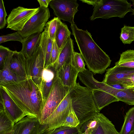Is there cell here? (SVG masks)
Masks as SVG:
<instances>
[{
  "mask_svg": "<svg viewBox=\"0 0 134 134\" xmlns=\"http://www.w3.org/2000/svg\"><path fill=\"white\" fill-rule=\"evenodd\" d=\"M2 86L28 115L40 120L44 104L40 89L32 79L27 78Z\"/></svg>",
  "mask_w": 134,
  "mask_h": 134,
  "instance_id": "obj_1",
  "label": "cell"
},
{
  "mask_svg": "<svg viewBox=\"0 0 134 134\" xmlns=\"http://www.w3.org/2000/svg\"><path fill=\"white\" fill-rule=\"evenodd\" d=\"M70 27L88 69L94 74H102L111 61L108 55L97 44L87 30L79 29L75 23L71 24Z\"/></svg>",
  "mask_w": 134,
  "mask_h": 134,
  "instance_id": "obj_2",
  "label": "cell"
},
{
  "mask_svg": "<svg viewBox=\"0 0 134 134\" xmlns=\"http://www.w3.org/2000/svg\"><path fill=\"white\" fill-rule=\"evenodd\" d=\"M69 93L72 108L80 122L76 127L79 129L83 124L94 118L100 111L96 105L92 91L81 86L79 82L70 89Z\"/></svg>",
  "mask_w": 134,
  "mask_h": 134,
  "instance_id": "obj_3",
  "label": "cell"
},
{
  "mask_svg": "<svg viewBox=\"0 0 134 134\" xmlns=\"http://www.w3.org/2000/svg\"><path fill=\"white\" fill-rule=\"evenodd\" d=\"M82 2L91 5L94 7L91 21L97 18L107 19L117 17H124L128 12H132V4L126 0H81Z\"/></svg>",
  "mask_w": 134,
  "mask_h": 134,
  "instance_id": "obj_4",
  "label": "cell"
},
{
  "mask_svg": "<svg viewBox=\"0 0 134 134\" xmlns=\"http://www.w3.org/2000/svg\"><path fill=\"white\" fill-rule=\"evenodd\" d=\"M70 88L64 86L58 76L44 104L39 120L41 125L45 122L69 92Z\"/></svg>",
  "mask_w": 134,
  "mask_h": 134,
  "instance_id": "obj_5",
  "label": "cell"
},
{
  "mask_svg": "<svg viewBox=\"0 0 134 134\" xmlns=\"http://www.w3.org/2000/svg\"><path fill=\"white\" fill-rule=\"evenodd\" d=\"M71 106L69 92L44 124L41 125L39 134H46L62 127Z\"/></svg>",
  "mask_w": 134,
  "mask_h": 134,
  "instance_id": "obj_6",
  "label": "cell"
},
{
  "mask_svg": "<svg viewBox=\"0 0 134 134\" xmlns=\"http://www.w3.org/2000/svg\"><path fill=\"white\" fill-rule=\"evenodd\" d=\"M50 17L49 9L40 7L25 24L22 30L18 31L23 38L31 35L42 33Z\"/></svg>",
  "mask_w": 134,
  "mask_h": 134,
  "instance_id": "obj_7",
  "label": "cell"
},
{
  "mask_svg": "<svg viewBox=\"0 0 134 134\" xmlns=\"http://www.w3.org/2000/svg\"><path fill=\"white\" fill-rule=\"evenodd\" d=\"M44 63V56L40 46L31 57L26 59L25 67L27 78L32 79L39 87L42 80Z\"/></svg>",
  "mask_w": 134,
  "mask_h": 134,
  "instance_id": "obj_8",
  "label": "cell"
},
{
  "mask_svg": "<svg viewBox=\"0 0 134 134\" xmlns=\"http://www.w3.org/2000/svg\"><path fill=\"white\" fill-rule=\"evenodd\" d=\"M49 5L53 10L54 14L60 20L75 23V15L78 11L79 4L76 0H52Z\"/></svg>",
  "mask_w": 134,
  "mask_h": 134,
  "instance_id": "obj_9",
  "label": "cell"
},
{
  "mask_svg": "<svg viewBox=\"0 0 134 134\" xmlns=\"http://www.w3.org/2000/svg\"><path fill=\"white\" fill-rule=\"evenodd\" d=\"M38 7L35 8H27L19 6L12 10L7 19V28L20 31L36 13Z\"/></svg>",
  "mask_w": 134,
  "mask_h": 134,
  "instance_id": "obj_10",
  "label": "cell"
},
{
  "mask_svg": "<svg viewBox=\"0 0 134 134\" xmlns=\"http://www.w3.org/2000/svg\"><path fill=\"white\" fill-rule=\"evenodd\" d=\"M0 99L3 102L4 110L15 124L28 115L2 86H0Z\"/></svg>",
  "mask_w": 134,
  "mask_h": 134,
  "instance_id": "obj_11",
  "label": "cell"
},
{
  "mask_svg": "<svg viewBox=\"0 0 134 134\" xmlns=\"http://www.w3.org/2000/svg\"><path fill=\"white\" fill-rule=\"evenodd\" d=\"M40 126L39 119L28 115L15 124L11 134H39Z\"/></svg>",
  "mask_w": 134,
  "mask_h": 134,
  "instance_id": "obj_12",
  "label": "cell"
},
{
  "mask_svg": "<svg viewBox=\"0 0 134 134\" xmlns=\"http://www.w3.org/2000/svg\"><path fill=\"white\" fill-rule=\"evenodd\" d=\"M134 74V68L118 66L115 65L113 67L107 70L102 82L110 85L120 84L126 77Z\"/></svg>",
  "mask_w": 134,
  "mask_h": 134,
  "instance_id": "obj_13",
  "label": "cell"
},
{
  "mask_svg": "<svg viewBox=\"0 0 134 134\" xmlns=\"http://www.w3.org/2000/svg\"><path fill=\"white\" fill-rule=\"evenodd\" d=\"M57 71L52 65L44 68L40 86L44 104L57 76Z\"/></svg>",
  "mask_w": 134,
  "mask_h": 134,
  "instance_id": "obj_14",
  "label": "cell"
},
{
  "mask_svg": "<svg viewBox=\"0 0 134 134\" xmlns=\"http://www.w3.org/2000/svg\"><path fill=\"white\" fill-rule=\"evenodd\" d=\"M9 58L10 68L12 72L19 77L27 78L26 58L24 55L20 52L12 50Z\"/></svg>",
  "mask_w": 134,
  "mask_h": 134,
  "instance_id": "obj_15",
  "label": "cell"
},
{
  "mask_svg": "<svg viewBox=\"0 0 134 134\" xmlns=\"http://www.w3.org/2000/svg\"><path fill=\"white\" fill-rule=\"evenodd\" d=\"M79 72L70 64H65L57 71L58 77L63 85L70 89L76 83Z\"/></svg>",
  "mask_w": 134,
  "mask_h": 134,
  "instance_id": "obj_16",
  "label": "cell"
},
{
  "mask_svg": "<svg viewBox=\"0 0 134 134\" xmlns=\"http://www.w3.org/2000/svg\"><path fill=\"white\" fill-rule=\"evenodd\" d=\"M74 52L73 40L70 36L61 48L57 60L52 65L57 71L65 64H72Z\"/></svg>",
  "mask_w": 134,
  "mask_h": 134,
  "instance_id": "obj_17",
  "label": "cell"
},
{
  "mask_svg": "<svg viewBox=\"0 0 134 134\" xmlns=\"http://www.w3.org/2000/svg\"><path fill=\"white\" fill-rule=\"evenodd\" d=\"M94 118L97 124L90 134H119L111 121L103 114L99 113Z\"/></svg>",
  "mask_w": 134,
  "mask_h": 134,
  "instance_id": "obj_18",
  "label": "cell"
},
{
  "mask_svg": "<svg viewBox=\"0 0 134 134\" xmlns=\"http://www.w3.org/2000/svg\"><path fill=\"white\" fill-rule=\"evenodd\" d=\"M42 33H37L31 35L24 38L21 42L22 47L20 51L26 59L31 57L39 46Z\"/></svg>",
  "mask_w": 134,
  "mask_h": 134,
  "instance_id": "obj_19",
  "label": "cell"
},
{
  "mask_svg": "<svg viewBox=\"0 0 134 134\" xmlns=\"http://www.w3.org/2000/svg\"><path fill=\"white\" fill-rule=\"evenodd\" d=\"M42 33L39 46L41 47L44 56V68H45L49 64L54 41L52 40L49 38L48 27L46 25Z\"/></svg>",
  "mask_w": 134,
  "mask_h": 134,
  "instance_id": "obj_20",
  "label": "cell"
},
{
  "mask_svg": "<svg viewBox=\"0 0 134 134\" xmlns=\"http://www.w3.org/2000/svg\"><path fill=\"white\" fill-rule=\"evenodd\" d=\"M92 91L96 105L99 111L110 104L119 101L116 97L106 92L99 90Z\"/></svg>",
  "mask_w": 134,
  "mask_h": 134,
  "instance_id": "obj_21",
  "label": "cell"
},
{
  "mask_svg": "<svg viewBox=\"0 0 134 134\" xmlns=\"http://www.w3.org/2000/svg\"><path fill=\"white\" fill-rule=\"evenodd\" d=\"M109 93L119 101L130 105H134V91L133 88L118 89L110 86Z\"/></svg>",
  "mask_w": 134,
  "mask_h": 134,
  "instance_id": "obj_22",
  "label": "cell"
},
{
  "mask_svg": "<svg viewBox=\"0 0 134 134\" xmlns=\"http://www.w3.org/2000/svg\"><path fill=\"white\" fill-rule=\"evenodd\" d=\"M71 34L66 25L62 22L59 19L55 39L59 49H61Z\"/></svg>",
  "mask_w": 134,
  "mask_h": 134,
  "instance_id": "obj_23",
  "label": "cell"
},
{
  "mask_svg": "<svg viewBox=\"0 0 134 134\" xmlns=\"http://www.w3.org/2000/svg\"><path fill=\"white\" fill-rule=\"evenodd\" d=\"M134 132V107L126 113L119 134H130Z\"/></svg>",
  "mask_w": 134,
  "mask_h": 134,
  "instance_id": "obj_24",
  "label": "cell"
},
{
  "mask_svg": "<svg viewBox=\"0 0 134 134\" xmlns=\"http://www.w3.org/2000/svg\"><path fill=\"white\" fill-rule=\"evenodd\" d=\"M115 65L125 67L134 68V50L128 49L120 54L119 60Z\"/></svg>",
  "mask_w": 134,
  "mask_h": 134,
  "instance_id": "obj_25",
  "label": "cell"
},
{
  "mask_svg": "<svg viewBox=\"0 0 134 134\" xmlns=\"http://www.w3.org/2000/svg\"><path fill=\"white\" fill-rule=\"evenodd\" d=\"M15 124L4 110H0V134L12 131Z\"/></svg>",
  "mask_w": 134,
  "mask_h": 134,
  "instance_id": "obj_26",
  "label": "cell"
},
{
  "mask_svg": "<svg viewBox=\"0 0 134 134\" xmlns=\"http://www.w3.org/2000/svg\"><path fill=\"white\" fill-rule=\"evenodd\" d=\"M121 30L120 38L124 44H130L134 41V26L124 25Z\"/></svg>",
  "mask_w": 134,
  "mask_h": 134,
  "instance_id": "obj_27",
  "label": "cell"
},
{
  "mask_svg": "<svg viewBox=\"0 0 134 134\" xmlns=\"http://www.w3.org/2000/svg\"><path fill=\"white\" fill-rule=\"evenodd\" d=\"M80 123V121L71 106L62 126L76 127L78 126Z\"/></svg>",
  "mask_w": 134,
  "mask_h": 134,
  "instance_id": "obj_28",
  "label": "cell"
},
{
  "mask_svg": "<svg viewBox=\"0 0 134 134\" xmlns=\"http://www.w3.org/2000/svg\"><path fill=\"white\" fill-rule=\"evenodd\" d=\"M72 64L79 72H83L86 69L83 59L80 53L74 52L72 56Z\"/></svg>",
  "mask_w": 134,
  "mask_h": 134,
  "instance_id": "obj_29",
  "label": "cell"
},
{
  "mask_svg": "<svg viewBox=\"0 0 134 134\" xmlns=\"http://www.w3.org/2000/svg\"><path fill=\"white\" fill-rule=\"evenodd\" d=\"M59 19L57 17H54L47 23L45 25L48 27L49 37L53 41H54L55 39V34L57 29Z\"/></svg>",
  "mask_w": 134,
  "mask_h": 134,
  "instance_id": "obj_30",
  "label": "cell"
},
{
  "mask_svg": "<svg viewBox=\"0 0 134 134\" xmlns=\"http://www.w3.org/2000/svg\"><path fill=\"white\" fill-rule=\"evenodd\" d=\"M78 130L76 127L62 126L46 134H78Z\"/></svg>",
  "mask_w": 134,
  "mask_h": 134,
  "instance_id": "obj_31",
  "label": "cell"
},
{
  "mask_svg": "<svg viewBox=\"0 0 134 134\" xmlns=\"http://www.w3.org/2000/svg\"><path fill=\"white\" fill-rule=\"evenodd\" d=\"M24 38L18 31L0 37V44L8 41H17L20 42L22 41Z\"/></svg>",
  "mask_w": 134,
  "mask_h": 134,
  "instance_id": "obj_32",
  "label": "cell"
},
{
  "mask_svg": "<svg viewBox=\"0 0 134 134\" xmlns=\"http://www.w3.org/2000/svg\"><path fill=\"white\" fill-rule=\"evenodd\" d=\"M97 124V121L94 118L83 124L78 130L81 132L86 131L88 134H90L96 128Z\"/></svg>",
  "mask_w": 134,
  "mask_h": 134,
  "instance_id": "obj_33",
  "label": "cell"
},
{
  "mask_svg": "<svg viewBox=\"0 0 134 134\" xmlns=\"http://www.w3.org/2000/svg\"><path fill=\"white\" fill-rule=\"evenodd\" d=\"M27 78L19 77L12 73L9 74L0 81V86H2L12 82L20 81Z\"/></svg>",
  "mask_w": 134,
  "mask_h": 134,
  "instance_id": "obj_34",
  "label": "cell"
},
{
  "mask_svg": "<svg viewBox=\"0 0 134 134\" xmlns=\"http://www.w3.org/2000/svg\"><path fill=\"white\" fill-rule=\"evenodd\" d=\"M61 49L58 47L54 40L51 52L49 64L48 66L52 65L55 63L58 58Z\"/></svg>",
  "mask_w": 134,
  "mask_h": 134,
  "instance_id": "obj_35",
  "label": "cell"
},
{
  "mask_svg": "<svg viewBox=\"0 0 134 134\" xmlns=\"http://www.w3.org/2000/svg\"><path fill=\"white\" fill-rule=\"evenodd\" d=\"M12 51L8 48L0 46V70L3 68L6 59Z\"/></svg>",
  "mask_w": 134,
  "mask_h": 134,
  "instance_id": "obj_36",
  "label": "cell"
},
{
  "mask_svg": "<svg viewBox=\"0 0 134 134\" xmlns=\"http://www.w3.org/2000/svg\"><path fill=\"white\" fill-rule=\"evenodd\" d=\"M7 16L3 0L0 1V29L4 28L7 23L5 18Z\"/></svg>",
  "mask_w": 134,
  "mask_h": 134,
  "instance_id": "obj_37",
  "label": "cell"
},
{
  "mask_svg": "<svg viewBox=\"0 0 134 134\" xmlns=\"http://www.w3.org/2000/svg\"><path fill=\"white\" fill-rule=\"evenodd\" d=\"M9 55L5 60L3 68L0 70V81L9 74L13 73L10 68Z\"/></svg>",
  "mask_w": 134,
  "mask_h": 134,
  "instance_id": "obj_38",
  "label": "cell"
},
{
  "mask_svg": "<svg viewBox=\"0 0 134 134\" xmlns=\"http://www.w3.org/2000/svg\"><path fill=\"white\" fill-rule=\"evenodd\" d=\"M120 84L125 88H134V74L124 79Z\"/></svg>",
  "mask_w": 134,
  "mask_h": 134,
  "instance_id": "obj_39",
  "label": "cell"
},
{
  "mask_svg": "<svg viewBox=\"0 0 134 134\" xmlns=\"http://www.w3.org/2000/svg\"><path fill=\"white\" fill-rule=\"evenodd\" d=\"M51 1L52 0H37L40 4V7L45 8H48Z\"/></svg>",
  "mask_w": 134,
  "mask_h": 134,
  "instance_id": "obj_40",
  "label": "cell"
},
{
  "mask_svg": "<svg viewBox=\"0 0 134 134\" xmlns=\"http://www.w3.org/2000/svg\"><path fill=\"white\" fill-rule=\"evenodd\" d=\"M113 87L118 89H122L125 88L122 85L119 84H115L110 86Z\"/></svg>",
  "mask_w": 134,
  "mask_h": 134,
  "instance_id": "obj_41",
  "label": "cell"
},
{
  "mask_svg": "<svg viewBox=\"0 0 134 134\" xmlns=\"http://www.w3.org/2000/svg\"><path fill=\"white\" fill-rule=\"evenodd\" d=\"M131 1L132 2V4L133 5V9L132 15L134 16V0H131Z\"/></svg>",
  "mask_w": 134,
  "mask_h": 134,
  "instance_id": "obj_42",
  "label": "cell"
},
{
  "mask_svg": "<svg viewBox=\"0 0 134 134\" xmlns=\"http://www.w3.org/2000/svg\"><path fill=\"white\" fill-rule=\"evenodd\" d=\"M78 134H88L87 132L85 131L83 132H81L78 130Z\"/></svg>",
  "mask_w": 134,
  "mask_h": 134,
  "instance_id": "obj_43",
  "label": "cell"
},
{
  "mask_svg": "<svg viewBox=\"0 0 134 134\" xmlns=\"http://www.w3.org/2000/svg\"><path fill=\"white\" fill-rule=\"evenodd\" d=\"M12 131H10V132H6V133H2V134H11V133H12Z\"/></svg>",
  "mask_w": 134,
  "mask_h": 134,
  "instance_id": "obj_44",
  "label": "cell"
},
{
  "mask_svg": "<svg viewBox=\"0 0 134 134\" xmlns=\"http://www.w3.org/2000/svg\"><path fill=\"white\" fill-rule=\"evenodd\" d=\"M130 134H134V132H131V133Z\"/></svg>",
  "mask_w": 134,
  "mask_h": 134,
  "instance_id": "obj_45",
  "label": "cell"
},
{
  "mask_svg": "<svg viewBox=\"0 0 134 134\" xmlns=\"http://www.w3.org/2000/svg\"><path fill=\"white\" fill-rule=\"evenodd\" d=\"M133 88V90L134 91V88Z\"/></svg>",
  "mask_w": 134,
  "mask_h": 134,
  "instance_id": "obj_46",
  "label": "cell"
}]
</instances>
